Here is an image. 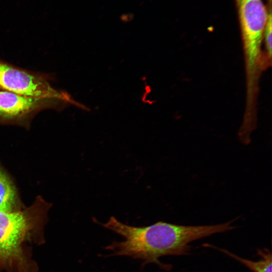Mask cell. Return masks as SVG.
<instances>
[{"instance_id":"cell-1","label":"cell","mask_w":272,"mask_h":272,"mask_svg":"<svg viewBox=\"0 0 272 272\" xmlns=\"http://www.w3.org/2000/svg\"><path fill=\"white\" fill-rule=\"evenodd\" d=\"M235 221L217 225L184 226L158 222L146 227H135L122 223L112 216L102 226L123 238L114 241L105 249L112 252L110 256H123L143 261V265L150 263L165 268L160 262L161 257L187 254L189 244L214 234L235 228Z\"/></svg>"},{"instance_id":"cell-2","label":"cell","mask_w":272,"mask_h":272,"mask_svg":"<svg viewBox=\"0 0 272 272\" xmlns=\"http://www.w3.org/2000/svg\"><path fill=\"white\" fill-rule=\"evenodd\" d=\"M47 209L38 199L24 210L0 211V267L10 272H30L22 245L39 228Z\"/></svg>"},{"instance_id":"cell-3","label":"cell","mask_w":272,"mask_h":272,"mask_svg":"<svg viewBox=\"0 0 272 272\" xmlns=\"http://www.w3.org/2000/svg\"><path fill=\"white\" fill-rule=\"evenodd\" d=\"M243 44L245 64L257 65L262 59L261 44L267 20L262 0H234Z\"/></svg>"},{"instance_id":"cell-4","label":"cell","mask_w":272,"mask_h":272,"mask_svg":"<svg viewBox=\"0 0 272 272\" xmlns=\"http://www.w3.org/2000/svg\"><path fill=\"white\" fill-rule=\"evenodd\" d=\"M0 88L19 95L45 100H54L87 108L67 93L53 88L45 80L0 61Z\"/></svg>"},{"instance_id":"cell-5","label":"cell","mask_w":272,"mask_h":272,"mask_svg":"<svg viewBox=\"0 0 272 272\" xmlns=\"http://www.w3.org/2000/svg\"><path fill=\"white\" fill-rule=\"evenodd\" d=\"M46 100L0 91V118L12 119L23 116L42 106Z\"/></svg>"},{"instance_id":"cell-6","label":"cell","mask_w":272,"mask_h":272,"mask_svg":"<svg viewBox=\"0 0 272 272\" xmlns=\"http://www.w3.org/2000/svg\"><path fill=\"white\" fill-rule=\"evenodd\" d=\"M15 187L9 177L0 167V211L20 210Z\"/></svg>"},{"instance_id":"cell-7","label":"cell","mask_w":272,"mask_h":272,"mask_svg":"<svg viewBox=\"0 0 272 272\" xmlns=\"http://www.w3.org/2000/svg\"><path fill=\"white\" fill-rule=\"evenodd\" d=\"M216 249L242 263L253 272H271V255L267 248L258 250L260 259L257 261L243 258L224 249L217 247Z\"/></svg>"}]
</instances>
